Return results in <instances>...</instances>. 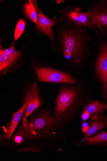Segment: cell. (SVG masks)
<instances>
[{"label":"cell","instance_id":"obj_1","mask_svg":"<svg viewBox=\"0 0 107 161\" xmlns=\"http://www.w3.org/2000/svg\"><path fill=\"white\" fill-rule=\"evenodd\" d=\"M52 113L50 106L38 108L26 125L20 124L2 145L18 153H39L61 144L65 139V131Z\"/></svg>","mask_w":107,"mask_h":161},{"label":"cell","instance_id":"obj_2","mask_svg":"<svg viewBox=\"0 0 107 161\" xmlns=\"http://www.w3.org/2000/svg\"><path fill=\"white\" fill-rule=\"evenodd\" d=\"M57 40L48 47L53 52L63 54L68 71L75 77H80L88 69L92 55L90 43L95 42L86 28L67 23H61L56 28Z\"/></svg>","mask_w":107,"mask_h":161},{"label":"cell","instance_id":"obj_3","mask_svg":"<svg viewBox=\"0 0 107 161\" xmlns=\"http://www.w3.org/2000/svg\"><path fill=\"white\" fill-rule=\"evenodd\" d=\"M59 91L55 100L53 116L61 127L64 128L76 119L90 91V85L78 79L74 84H59Z\"/></svg>","mask_w":107,"mask_h":161},{"label":"cell","instance_id":"obj_4","mask_svg":"<svg viewBox=\"0 0 107 161\" xmlns=\"http://www.w3.org/2000/svg\"><path fill=\"white\" fill-rule=\"evenodd\" d=\"M40 88L38 87L36 81H28L24 86L23 102H26L27 107L22 118V125H25L29 117L37 109L45 104L46 102L40 96Z\"/></svg>","mask_w":107,"mask_h":161},{"label":"cell","instance_id":"obj_5","mask_svg":"<svg viewBox=\"0 0 107 161\" xmlns=\"http://www.w3.org/2000/svg\"><path fill=\"white\" fill-rule=\"evenodd\" d=\"M91 24L100 36L107 39V0H97L88 6Z\"/></svg>","mask_w":107,"mask_h":161},{"label":"cell","instance_id":"obj_6","mask_svg":"<svg viewBox=\"0 0 107 161\" xmlns=\"http://www.w3.org/2000/svg\"><path fill=\"white\" fill-rule=\"evenodd\" d=\"M35 71L39 81L54 84H74L78 79L70 73L49 67H37Z\"/></svg>","mask_w":107,"mask_h":161},{"label":"cell","instance_id":"obj_7","mask_svg":"<svg viewBox=\"0 0 107 161\" xmlns=\"http://www.w3.org/2000/svg\"><path fill=\"white\" fill-rule=\"evenodd\" d=\"M82 10L79 7L69 6L59 10L57 13L65 23L86 29L90 28L93 31L94 27L91 24L89 12H82Z\"/></svg>","mask_w":107,"mask_h":161},{"label":"cell","instance_id":"obj_8","mask_svg":"<svg viewBox=\"0 0 107 161\" xmlns=\"http://www.w3.org/2000/svg\"><path fill=\"white\" fill-rule=\"evenodd\" d=\"M107 109V103L94 100L90 93L84 102L78 116L77 119L83 121L95 119L102 118Z\"/></svg>","mask_w":107,"mask_h":161},{"label":"cell","instance_id":"obj_9","mask_svg":"<svg viewBox=\"0 0 107 161\" xmlns=\"http://www.w3.org/2000/svg\"><path fill=\"white\" fill-rule=\"evenodd\" d=\"M98 41L99 52L94 64V74L96 78H99L107 70V43L99 34L97 28L94 31Z\"/></svg>","mask_w":107,"mask_h":161},{"label":"cell","instance_id":"obj_10","mask_svg":"<svg viewBox=\"0 0 107 161\" xmlns=\"http://www.w3.org/2000/svg\"><path fill=\"white\" fill-rule=\"evenodd\" d=\"M32 3L36 10L38 16V23L36 25V28L38 31L46 35L51 40V43H53L55 41V39L52 27L56 24L65 23V22L62 18H60L58 20H54L49 19L40 10L36 1H32Z\"/></svg>","mask_w":107,"mask_h":161},{"label":"cell","instance_id":"obj_11","mask_svg":"<svg viewBox=\"0 0 107 161\" xmlns=\"http://www.w3.org/2000/svg\"><path fill=\"white\" fill-rule=\"evenodd\" d=\"M20 109L16 112H13L12 118L9 123L4 127L2 135L0 136V140L2 143L9 139L17 129L20 120L23 118L27 107V103L24 102Z\"/></svg>","mask_w":107,"mask_h":161},{"label":"cell","instance_id":"obj_12","mask_svg":"<svg viewBox=\"0 0 107 161\" xmlns=\"http://www.w3.org/2000/svg\"><path fill=\"white\" fill-rule=\"evenodd\" d=\"M78 147H101L107 148V132L103 130L94 137H83L76 141Z\"/></svg>","mask_w":107,"mask_h":161},{"label":"cell","instance_id":"obj_13","mask_svg":"<svg viewBox=\"0 0 107 161\" xmlns=\"http://www.w3.org/2000/svg\"><path fill=\"white\" fill-rule=\"evenodd\" d=\"M20 57H12L3 53L0 50V74L4 76L14 66Z\"/></svg>","mask_w":107,"mask_h":161},{"label":"cell","instance_id":"obj_14","mask_svg":"<svg viewBox=\"0 0 107 161\" xmlns=\"http://www.w3.org/2000/svg\"><path fill=\"white\" fill-rule=\"evenodd\" d=\"M87 121L89 124V129L83 134L84 137H91L99 130L107 127V115L99 119Z\"/></svg>","mask_w":107,"mask_h":161},{"label":"cell","instance_id":"obj_15","mask_svg":"<svg viewBox=\"0 0 107 161\" xmlns=\"http://www.w3.org/2000/svg\"><path fill=\"white\" fill-rule=\"evenodd\" d=\"M24 10L28 19L35 23V25H37L38 20V14L32 1H29L26 3L24 6Z\"/></svg>","mask_w":107,"mask_h":161},{"label":"cell","instance_id":"obj_16","mask_svg":"<svg viewBox=\"0 0 107 161\" xmlns=\"http://www.w3.org/2000/svg\"><path fill=\"white\" fill-rule=\"evenodd\" d=\"M99 80L101 83L103 102L107 103V70L99 78Z\"/></svg>","mask_w":107,"mask_h":161},{"label":"cell","instance_id":"obj_17","mask_svg":"<svg viewBox=\"0 0 107 161\" xmlns=\"http://www.w3.org/2000/svg\"><path fill=\"white\" fill-rule=\"evenodd\" d=\"M25 26V22L24 19H19L15 28L14 40L17 41L23 33Z\"/></svg>","mask_w":107,"mask_h":161},{"label":"cell","instance_id":"obj_18","mask_svg":"<svg viewBox=\"0 0 107 161\" xmlns=\"http://www.w3.org/2000/svg\"><path fill=\"white\" fill-rule=\"evenodd\" d=\"M12 43V45L10 47L4 50L3 49L1 45L0 50L2 51L3 53L8 55L15 57H20L21 55L22 50L18 52L16 51L15 50L14 42H13Z\"/></svg>","mask_w":107,"mask_h":161},{"label":"cell","instance_id":"obj_19","mask_svg":"<svg viewBox=\"0 0 107 161\" xmlns=\"http://www.w3.org/2000/svg\"><path fill=\"white\" fill-rule=\"evenodd\" d=\"M81 128L82 132L83 133L86 132L89 129V124L88 121H83L81 120Z\"/></svg>","mask_w":107,"mask_h":161}]
</instances>
